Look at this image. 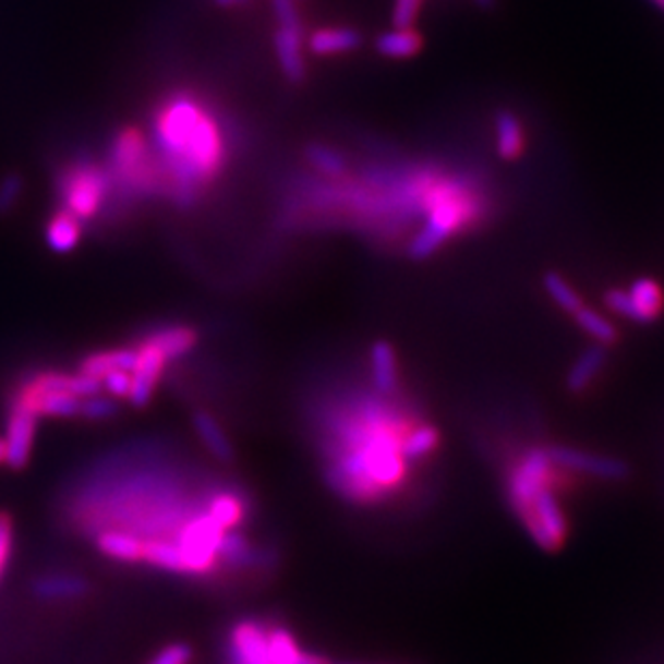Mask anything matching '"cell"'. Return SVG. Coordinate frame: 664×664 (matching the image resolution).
Instances as JSON below:
<instances>
[{
	"label": "cell",
	"mask_w": 664,
	"mask_h": 664,
	"mask_svg": "<svg viewBox=\"0 0 664 664\" xmlns=\"http://www.w3.org/2000/svg\"><path fill=\"white\" fill-rule=\"evenodd\" d=\"M418 422L376 389L331 405L323 415L327 484L351 504L387 499L409 480L402 442Z\"/></svg>",
	"instance_id": "cell-1"
},
{
	"label": "cell",
	"mask_w": 664,
	"mask_h": 664,
	"mask_svg": "<svg viewBox=\"0 0 664 664\" xmlns=\"http://www.w3.org/2000/svg\"><path fill=\"white\" fill-rule=\"evenodd\" d=\"M153 147L161 172V192L177 205H192L226 164L220 119L196 95L166 97L153 117Z\"/></svg>",
	"instance_id": "cell-2"
},
{
	"label": "cell",
	"mask_w": 664,
	"mask_h": 664,
	"mask_svg": "<svg viewBox=\"0 0 664 664\" xmlns=\"http://www.w3.org/2000/svg\"><path fill=\"white\" fill-rule=\"evenodd\" d=\"M112 177L130 194L161 192V172L153 147L136 128L119 132L112 147Z\"/></svg>",
	"instance_id": "cell-3"
},
{
	"label": "cell",
	"mask_w": 664,
	"mask_h": 664,
	"mask_svg": "<svg viewBox=\"0 0 664 664\" xmlns=\"http://www.w3.org/2000/svg\"><path fill=\"white\" fill-rule=\"evenodd\" d=\"M110 185V174L90 161L65 168L59 181L63 209L72 212L80 220H93L99 214Z\"/></svg>",
	"instance_id": "cell-4"
},
{
	"label": "cell",
	"mask_w": 664,
	"mask_h": 664,
	"mask_svg": "<svg viewBox=\"0 0 664 664\" xmlns=\"http://www.w3.org/2000/svg\"><path fill=\"white\" fill-rule=\"evenodd\" d=\"M221 535L224 529L205 510L194 515L179 529L174 542L179 544L188 575L207 577L220 568L218 551Z\"/></svg>",
	"instance_id": "cell-5"
},
{
	"label": "cell",
	"mask_w": 664,
	"mask_h": 664,
	"mask_svg": "<svg viewBox=\"0 0 664 664\" xmlns=\"http://www.w3.org/2000/svg\"><path fill=\"white\" fill-rule=\"evenodd\" d=\"M559 488L562 486H551L538 493L524 517L520 518L533 542L544 551L562 548L570 529L564 504L557 495Z\"/></svg>",
	"instance_id": "cell-6"
},
{
	"label": "cell",
	"mask_w": 664,
	"mask_h": 664,
	"mask_svg": "<svg viewBox=\"0 0 664 664\" xmlns=\"http://www.w3.org/2000/svg\"><path fill=\"white\" fill-rule=\"evenodd\" d=\"M544 449L557 467H562L570 473L591 475V478L608 480V482H619L630 475V467L621 458H615V456H604V454H595L588 449L568 447V445H544Z\"/></svg>",
	"instance_id": "cell-7"
},
{
	"label": "cell",
	"mask_w": 664,
	"mask_h": 664,
	"mask_svg": "<svg viewBox=\"0 0 664 664\" xmlns=\"http://www.w3.org/2000/svg\"><path fill=\"white\" fill-rule=\"evenodd\" d=\"M467 209L464 205L454 198L451 194H445L442 203H437L433 209H431V216L428 221L424 226V230L413 239L411 248H409V254L413 258H426L431 256L437 248H442L443 241L456 232L460 228V224L467 220Z\"/></svg>",
	"instance_id": "cell-8"
},
{
	"label": "cell",
	"mask_w": 664,
	"mask_h": 664,
	"mask_svg": "<svg viewBox=\"0 0 664 664\" xmlns=\"http://www.w3.org/2000/svg\"><path fill=\"white\" fill-rule=\"evenodd\" d=\"M230 664H274L269 654V628L254 619L232 626L228 637Z\"/></svg>",
	"instance_id": "cell-9"
},
{
	"label": "cell",
	"mask_w": 664,
	"mask_h": 664,
	"mask_svg": "<svg viewBox=\"0 0 664 664\" xmlns=\"http://www.w3.org/2000/svg\"><path fill=\"white\" fill-rule=\"evenodd\" d=\"M37 433V415L20 405H11L9 424H7V458L4 462L11 469H24L31 460L33 443Z\"/></svg>",
	"instance_id": "cell-10"
},
{
	"label": "cell",
	"mask_w": 664,
	"mask_h": 664,
	"mask_svg": "<svg viewBox=\"0 0 664 664\" xmlns=\"http://www.w3.org/2000/svg\"><path fill=\"white\" fill-rule=\"evenodd\" d=\"M136 366L132 370V391L130 402L138 409L147 407L155 394L157 383L161 381V374L168 364V358L153 345L143 340V345L136 349Z\"/></svg>",
	"instance_id": "cell-11"
},
{
	"label": "cell",
	"mask_w": 664,
	"mask_h": 664,
	"mask_svg": "<svg viewBox=\"0 0 664 664\" xmlns=\"http://www.w3.org/2000/svg\"><path fill=\"white\" fill-rule=\"evenodd\" d=\"M220 566L232 568V570H245V568H269L276 564V555L271 548H258L254 546L245 535L239 531H224L220 542Z\"/></svg>",
	"instance_id": "cell-12"
},
{
	"label": "cell",
	"mask_w": 664,
	"mask_h": 664,
	"mask_svg": "<svg viewBox=\"0 0 664 664\" xmlns=\"http://www.w3.org/2000/svg\"><path fill=\"white\" fill-rule=\"evenodd\" d=\"M370 381L378 394L394 396L400 389V366L396 351L389 342L376 340L370 347Z\"/></svg>",
	"instance_id": "cell-13"
},
{
	"label": "cell",
	"mask_w": 664,
	"mask_h": 664,
	"mask_svg": "<svg viewBox=\"0 0 664 664\" xmlns=\"http://www.w3.org/2000/svg\"><path fill=\"white\" fill-rule=\"evenodd\" d=\"M250 510V502L237 488L221 486L205 497V512L220 524L224 531L237 529Z\"/></svg>",
	"instance_id": "cell-14"
},
{
	"label": "cell",
	"mask_w": 664,
	"mask_h": 664,
	"mask_svg": "<svg viewBox=\"0 0 664 664\" xmlns=\"http://www.w3.org/2000/svg\"><path fill=\"white\" fill-rule=\"evenodd\" d=\"M143 546L145 540L130 531L101 529L97 535V548L117 562H128V564L143 562Z\"/></svg>",
	"instance_id": "cell-15"
},
{
	"label": "cell",
	"mask_w": 664,
	"mask_h": 664,
	"mask_svg": "<svg viewBox=\"0 0 664 664\" xmlns=\"http://www.w3.org/2000/svg\"><path fill=\"white\" fill-rule=\"evenodd\" d=\"M276 57L280 68L291 82H301L305 77V61H303V33L278 28L274 35Z\"/></svg>",
	"instance_id": "cell-16"
},
{
	"label": "cell",
	"mask_w": 664,
	"mask_h": 664,
	"mask_svg": "<svg viewBox=\"0 0 664 664\" xmlns=\"http://www.w3.org/2000/svg\"><path fill=\"white\" fill-rule=\"evenodd\" d=\"M145 342L157 347L168 360H174V358H183L196 347L198 334L188 325H170L148 334Z\"/></svg>",
	"instance_id": "cell-17"
},
{
	"label": "cell",
	"mask_w": 664,
	"mask_h": 664,
	"mask_svg": "<svg viewBox=\"0 0 664 664\" xmlns=\"http://www.w3.org/2000/svg\"><path fill=\"white\" fill-rule=\"evenodd\" d=\"M628 295L632 299L635 323H652L663 314L664 293L659 282L650 278H641L632 282Z\"/></svg>",
	"instance_id": "cell-18"
},
{
	"label": "cell",
	"mask_w": 664,
	"mask_h": 664,
	"mask_svg": "<svg viewBox=\"0 0 664 664\" xmlns=\"http://www.w3.org/2000/svg\"><path fill=\"white\" fill-rule=\"evenodd\" d=\"M80 237H82V220L75 218L74 214L68 209L57 212L48 221L46 241H48L50 250H55L59 254L72 252L80 243Z\"/></svg>",
	"instance_id": "cell-19"
},
{
	"label": "cell",
	"mask_w": 664,
	"mask_h": 664,
	"mask_svg": "<svg viewBox=\"0 0 664 664\" xmlns=\"http://www.w3.org/2000/svg\"><path fill=\"white\" fill-rule=\"evenodd\" d=\"M362 44V35L355 28H321L310 35L307 46L314 55H342L351 52Z\"/></svg>",
	"instance_id": "cell-20"
},
{
	"label": "cell",
	"mask_w": 664,
	"mask_h": 664,
	"mask_svg": "<svg viewBox=\"0 0 664 664\" xmlns=\"http://www.w3.org/2000/svg\"><path fill=\"white\" fill-rule=\"evenodd\" d=\"M136 349H108L93 353L80 362V374L104 378L112 370H134L136 366Z\"/></svg>",
	"instance_id": "cell-21"
},
{
	"label": "cell",
	"mask_w": 664,
	"mask_h": 664,
	"mask_svg": "<svg viewBox=\"0 0 664 664\" xmlns=\"http://www.w3.org/2000/svg\"><path fill=\"white\" fill-rule=\"evenodd\" d=\"M442 445V433L435 424L428 422H418L402 442V456L407 458L409 464L413 462H422L426 458H431Z\"/></svg>",
	"instance_id": "cell-22"
},
{
	"label": "cell",
	"mask_w": 664,
	"mask_h": 664,
	"mask_svg": "<svg viewBox=\"0 0 664 664\" xmlns=\"http://www.w3.org/2000/svg\"><path fill=\"white\" fill-rule=\"evenodd\" d=\"M143 562L148 566L168 570V572L188 575L183 555H181L179 544L174 542V538H148V540H145Z\"/></svg>",
	"instance_id": "cell-23"
},
{
	"label": "cell",
	"mask_w": 664,
	"mask_h": 664,
	"mask_svg": "<svg viewBox=\"0 0 664 664\" xmlns=\"http://www.w3.org/2000/svg\"><path fill=\"white\" fill-rule=\"evenodd\" d=\"M374 48L387 59H409L422 50V37L411 28H394L378 35Z\"/></svg>",
	"instance_id": "cell-24"
},
{
	"label": "cell",
	"mask_w": 664,
	"mask_h": 664,
	"mask_svg": "<svg viewBox=\"0 0 664 664\" xmlns=\"http://www.w3.org/2000/svg\"><path fill=\"white\" fill-rule=\"evenodd\" d=\"M606 364V351L602 345L590 347L583 351V355L575 362V366L568 372V389L570 391H585L591 383L597 378V374L604 370Z\"/></svg>",
	"instance_id": "cell-25"
},
{
	"label": "cell",
	"mask_w": 664,
	"mask_h": 664,
	"mask_svg": "<svg viewBox=\"0 0 664 664\" xmlns=\"http://www.w3.org/2000/svg\"><path fill=\"white\" fill-rule=\"evenodd\" d=\"M194 428L201 437V442L205 443V447L218 458L228 462L232 458V445L228 442V437L224 435L218 420L207 413V411H196L194 413Z\"/></svg>",
	"instance_id": "cell-26"
},
{
	"label": "cell",
	"mask_w": 664,
	"mask_h": 664,
	"mask_svg": "<svg viewBox=\"0 0 664 664\" xmlns=\"http://www.w3.org/2000/svg\"><path fill=\"white\" fill-rule=\"evenodd\" d=\"M84 579L72 575H48L35 583V593L44 600H70L84 595Z\"/></svg>",
	"instance_id": "cell-27"
},
{
	"label": "cell",
	"mask_w": 664,
	"mask_h": 664,
	"mask_svg": "<svg viewBox=\"0 0 664 664\" xmlns=\"http://www.w3.org/2000/svg\"><path fill=\"white\" fill-rule=\"evenodd\" d=\"M524 147L522 128L518 123L517 114L510 110H502L497 114V150L504 159H515Z\"/></svg>",
	"instance_id": "cell-28"
},
{
	"label": "cell",
	"mask_w": 664,
	"mask_h": 664,
	"mask_svg": "<svg viewBox=\"0 0 664 664\" xmlns=\"http://www.w3.org/2000/svg\"><path fill=\"white\" fill-rule=\"evenodd\" d=\"M572 316H575V323H577L590 338H593L597 345L608 347V345L617 342V329H615V325H613L606 316H602L600 312H595V310H591L588 305H583V307L577 310Z\"/></svg>",
	"instance_id": "cell-29"
},
{
	"label": "cell",
	"mask_w": 664,
	"mask_h": 664,
	"mask_svg": "<svg viewBox=\"0 0 664 664\" xmlns=\"http://www.w3.org/2000/svg\"><path fill=\"white\" fill-rule=\"evenodd\" d=\"M544 289H546L548 297H551L564 312H568V314H575L577 310H581V307L585 305L581 295L575 291V287H572L564 276L555 274V271H551V274L544 276Z\"/></svg>",
	"instance_id": "cell-30"
},
{
	"label": "cell",
	"mask_w": 664,
	"mask_h": 664,
	"mask_svg": "<svg viewBox=\"0 0 664 664\" xmlns=\"http://www.w3.org/2000/svg\"><path fill=\"white\" fill-rule=\"evenodd\" d=\"M269 654L274 664H301L305 652H301L289 630L269 628Z\"/></svg>",
	"instance_id": "cell-31"
},
{
	"label": "cell",
	"mask_w": 664,
	"mask_h": 664,
	"mask_svg": "<svg viewBox=\"0 0 664 664\" xmlns=\"http://www.w3.org/2000/svg\"><path fill=\"white\" fill-rule=\"evenodd\" d=\"M305 157L312 168H316L318 172H323L327 177H340L347 170V159L336 148L310 145L305 148Z\"/></svg>",
	"instance_id": "cell-32"
},
{
	"label": "cell",
	"mask_w": 664,
	"mask_h": 664,
	"mask_svg": "<svg viewBox=\"0 0 664 664\" xmlns=\"http://www.w3.org/2000/svg\"><path fill=\"white\" fill-rule=\"evenodd\" d=\"M117 415V405L110 398H104L99 394L88 396L82 400L80 407V418L88 420V422H104Z\"/></svg>",
	"instance_id": "cell-33"
},
{
	"label": "cell",
	"mask_w": 664,
	"mask_h": 664,
	"mask_svg": "<svg viewBox=\"0 0 664 664\" xmlns=\"http://www.w3.org/2000/svg\"><path fill=\"white\" fill-rule=\"evenodd\" d=\"M271 4H274V11H276L278 28L303 33V22L299 17L295 0H271Z\"/></svg>",
	"instance_id": "cell-34"
},
{
	"label": "cell",
	"mask_w": 664,
	"mask_h": 664,
	"mask_svg": "<svg viewBox=\"0 0 664 664\" xmlns=\"http://www.w3.org/2000/svg\"><path fill=\"white\" fill-rule=\"evenodd\" d=\"M101 387L114 398H130L132 391V370H112L101 378Z\"/></svg>",
	"instance_id": "cell-35"
},
{
	"label": "cell",
	"mask_w": 664,
	"mask_h": 664,
	"mask_svg": "<svg viewBox=\"0 0 664 664\" xmlns=\"http://www.w3.org/2000/svg\"><path fill=\"white\" fill-rule=\"evenodd\" d=\"M22 179L17 174H7L0 179V214H7L15 207L22 194Z\"/></svg>",
	"instance_id": "cell-36"
},
{
	"label": "cell",
	"mask_w": 664,
	"mask_h": 664,
	"mask_svg": "<svg viewBox=\"0 0 664 664\" xmlns=\"http://www.w3.org/2000/svg\"><path fill=\"white\" fill-rule=\"evenodd\" d=\"M13 551V520L7 512H0V579L9 566Z\"/></svg>",
	"instance_id": "cell-37"
},
{
	"label": "cell",
	"mask_w": 664,
	"mask_h": 664,
	"mask_svg": "<svg viewBox=\"0 0 664 664\" xmlns=\"http://www.w3.org/2000/svg\"><path fill=\"white\" fill-rule=\"evenodd\" d=\"M604 303L608 305V310H613L615 314L628 318V321H635V310H632V299L628 295V291H621V289H611L606 297H604Z\"/></svg>",
	"instance_id": "cell-38"
},
{
	"label": "cell",
	"mask_w": 664,
	"mask_h": 664,
	"mask_svg": "<svg viewBox=\"0 0 664 664\" xmlns=\"http://www.w3.org/2000/svg\"><path fill=\"white\" fill-rule=\"evenodd\" d=\"M192 650L185 643H172L164 648L148 664H190Z\"/></svg>",
	"instance_id": "cell-39"
},
{
	"label": "cell",
	"mask_w": 664,
	"mask_h": 664,
	"mask_svg": "<svg viewBox=\"0 0 664 664\" xmlns=\"http://www.w3.org/2000/svg\"><path fill=\"white\" fill-rule=\"evenodd\" d=\"M422 0H396L394 4V28H411Z\"/></svg>",
	"instance_id": "cell-40"
},
{
	"label": "cell",
	"mask_w": 664,
	"mask_h": 664,
	"mask_svg": "<svg viewBox=\"0 0 664 664\" xmlns=\"http://www.w3.org/2000/svg\"><path fill=\"white\" fill-rule=\"evenodd\" d=\"M218 4L221 7H237V4H243V2H248V0H216Z\"/></svg>",
	"instance_id": "cell-41"
},
{
	"label": "cell",
	"mask_w": 664,
	"mask_h": 664,
	"mask_svg": "<svg viewBox=\"0 0 664 664\" xmlns=\"http://www.w3.org/2000/svg\"><path fill=\"white\" fill-rule=\"evenodd\" d=\"M4 458H7V445H4V439H0V464L4 462Z\"/></svg>",
	"instance_id": "cell-42"
},
{
	"label": "cell",
	"mask_w": 664,
	"mask_h": 664,
	"mask_svg": "<svg viewBox=\"0 0 664 664\" xmlns=\"http://www.w3.org/2000/svg\"><path fill=\"white\" fill-rule=\"evenodd\" d=\"M480 7H491L495 0H475Z\"/></svg>",
	"instance_id": "cell-43"
}]
</instances>
